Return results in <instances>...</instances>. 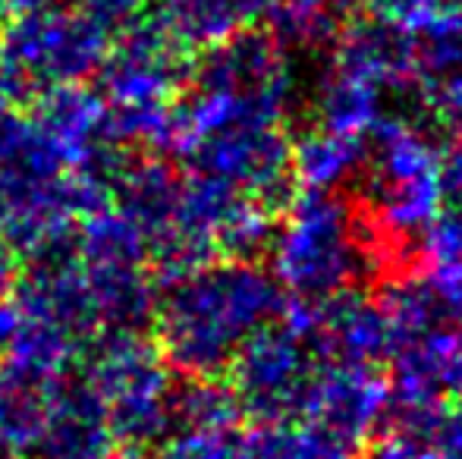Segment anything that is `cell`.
<instances>
[{"label":"cell","mask_w":462,"mask_h":459,"mask_svg":"<svg viewBox=\"0 0 462 459\" xmlns=\"http://www.w3.org/2000/svg\"><path fill=\"white\" fill-rule=\"evenodd\" d=\"M262 306V283L243 268H195L171 280L154 308L167 365L199 378L214 374L243 344Z\"/></svg>","instance_id":"1"},{"label":"cell","mask_w":462,"mask_h":459,"mask_svg":"<svg viewBox=\"0 0 462 459\" xmlns=\"http://www.w3.org/2000/svg\"><path fill=\"white\" fill-rule=\"evenodd\" d=\"M107 44L110 35L82 10L19 13L0 32V95L23 105L54 86L86 82L97 73Z\"/></svg>","instance_id":"2"},{"label":"cell","mask_w":462,"mask_h":459,"mask_svg":"<svg viewBox=\"0 0 462 459\" xmlns=\"http://www.w3.org/2000/svg\"><path fill=\"white\" fill-rule=\"evenodd\" d=\"M82 374L97 390L123 447H148L171 435V365L142 334L101 331L88 340Z\"/></svg>","instance_id":"3"},{"label":"cell","mask_w":462,"mask_h":459,"mask_svg":"<svg viewBox=\"0 0 462 459\" xmlns=\"http://www.w3.org/2000/svg\"><path fill=\"white\" fill-rule=\"evenodd\" d=\"M107 409L82 372H63L51 384L35 459H104L114 450Z\"/></svg>","instance_id":"4"},{"label":"cell","mask_w":462,"mask_h":459,"mask_svg":"<svg viewBox=\"0 0 462 459\" xmlns=\"http://www.w3.org/2000/svg\"><path fill=\"white\" fill-rule=\"evenodd\" d=\"M32 120L67 161V170L88 164L107 148L123 145L110 129V111L101 92L86 82L54 86L32 101Z\"/></svg>","instance_id":"5"},{"label":"cell","mask_w":462,"mask_h":459,"mask_svg":"<svg viewBox=\"0 0 462 459\" xmlns=\"http://www.w3.org/2000/svg\"><path fill=\"white\" fill-rule=\"evenodd\" d=\"M82 268L92 287L101 331L142 334L152 325L158 293L142 264H82Z\"/></svg>","instance_id":"6"},{"label":"cell","mask_w":462,"mask_h":459,"mask_svg":"<svg viewBox=\"0 0 462 459\" xmlns=\"http://www.w3.org/2000/svg\"><path fill=\"white\" fill-rule=\"evenodd\" d=\"M54 381H35L0 365V459H25L42 435Z\"/></svg>","instance_id":"7"},{"label":"cell","mask_w":462,"mask_h":459,"mask_svg":"<svg viewBox=\"0 0 462 459\" xmlns=\"http://www.w3.org/2000/svg\"><path fill=\"white\" fill-rule=\"evenodd\" d=\"M239 10L236 0H161L154 23L177 44H208L236 23Z\"/></svg>","instance_id":"8"},{"label":"cell","mask_w":462,"mask_h":459,"mask_svg":"<svg viewBox=\"0 0 462 459\" xmlns=\"http://www.w3.org/2000/svg\"><path fill=\"white\" fill-rule=\"evenodd\" d=\"M158 459H233V454L217 431H171Z\"/></svg>","instance_id":"9"},{"label":"cell","mask_w":462,"mask_h":459,"mask_svg":"<svg viewBox=\"0 0 462 459\" xmlns=\"http://www.w3.org/2000/svg\"><path fill=\"white\" fill-rule=\"evenodd\" d=\"M142 4L145 0H76V10H82L97 29L114 38L116 32L142 19Z\"/></svg>","instance_id":"10"},{"label":"cell","mask_w":462,"mask_h":459,"mask_svg":"<svg viewBox=\"0 0 462 459\" xmlns=\"http://www.w3.org/2000/svg\"><path fill=\"white\" fill-rule=\"evenodd\" d=\"M25 215H29V205H25L23 192L0 173V236H4V230L10 227L13 221H19V217H25Z\"/></svg>","instance_id":"11"},{"label":"cell","mask_w":462,"mask_h":459,"mask_svg":"<svg viewBox=\"0 0 462 459\" xmlns=\"http://www.w3.org/2000/svg\"><path fill=\"white\" fill-rule=\"evenodd\" d=\"M16 255H13L10 249H6L4 243H0V302H6L13 296V289H16Z\"/></svg>","instance_id":"12"},{"label":"cell","mask_w":462,"mask_h":459,"mask_svg":"<svg viewBox=\"0 0 462 459\" xmlns=\"http://www.w3.org/2000/svg\"><path fill=\"white\" fill-rule=\"evenodd\" d=\"M6 13H38V10H54V6H63V0H4Z\"/></svg>","instance_id":"13"},{"label":"cell","mask_w":462,"mask_h":459,"mask_svg":"<svg viewBox=\"0 0 462 459\" xmlns=\"http://www.w3.org/2000/svg\"><path fill=\"white\" fill-rule=\"evenodd\" d=\"M104 459H145L139 447H123V450H110Z\"/></svg>","instance_id":"14"},{"label":"cell","mask_w":462,"mask_h":459,"mask_svg":"<svg viewBox=\"0 0 462 459\" xmlns=\"http://www.w3.org/2000/svg\"><path fill=\"white\" fill-rule=\"evenodd\" d=\"M4 16H6V4L0 0V23H4Z\"/></svg>","instance_id":"15"}]
</instances>
